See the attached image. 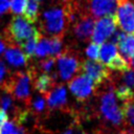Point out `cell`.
I'll use <instances>...</instances> for the list:
<instances>
[{
    "label": "cell",
    "instance_id": "21",
    "mask_svg": "<svg viewBox=\"0 0 134 134\" xmlns=\"http://www.w3.org/2000/svg\"><path fill=\"white\" fill-rule=\"evenodd\" d=\"M117 81H120L121 84H124L130 88H133L134 87V71L132 70V68H130L129 70H127L122 73H119Z\"/></svg>",
    "mask_w": 134,
    "mask_h": 134
},
{
    "label": "cell",
    "instance_id": "10",
    "mask_svg": "<svg viewBox=\"0 0 134 134\" xmlns=\"http://www.w3.org/2000/svg\"><path fill=\"white\" fill-rule=\"evenodd\" d=\"M46 105L50 112L63 111L68 112L67 109V91L63 84H55L53 88L44 96Z\"/></svg>",
    "mask_w": 134,
    "mask_h": 134
},
{
    "label": "cell",
    "instance_id": "19",
    "mask_svg": "<svg viewBox=\"0 0 134 134\" xmlns=\"http://www.w3.org/2000/svg\"><path fill=\"white\" fill-rule=\"evenodd\" d=\"M24 132L26 129L14 120H5L0 127V134H22Z\"/></svg>",
    "mask_w": 134,
    "mask_h": 134
},
{
    "label": "cell",
    "instance_id": "30",
    "mask_svg": "<svg viewBox=\"0 0 134 134\" xmlns=\"http://www.w3.org/2000/svg\"><path fill=\"white\" fill-rule=\"evenodd\" d=\"M130 67H132V70L134 71V60L130 61Z\"/></svg>",
    "mask_w": 134,
    "mask_h": 134
},
{
    "label": "cell",
    "instance_id": "14",
    "mask_svg": "<svg viewBox=\"0 0 134 134\" xmlns=\"http://www.w3.org/2000/svg\"><path fill=\"white\" fill-rule=\"evenodd\" d=\"M7 48L4 52V58L8 64L14 67H22L27 64L29 61L26 55L23 53L21 48L15 44H6Z\"/></svg>",
    "mask_w": 134,
    "mask_h": 134
},
{
    "label": "cell",
    "instance_id": "12",
    "mask_svg": "<svg viewBox=\"0 0 134 134\" xmlns=\"http://www.w3.org/2000/svg\"><path fill=\"white\" fill-rule=\"evenodd\" d=\"M94 22V18L90 15H81L77 17V19L70 25L74 37L81 42H88L92 36Z\"/></svg>",
    "mask_w": 134,
    "mask_h": 134
},
{
    "label": "cell",
    "instance_id": "24",
    "mask_svg": "<svg viewBox=\"0 0 134 134\" xmlns=\"http://www.w3.org/2000/svg\"><path fill=\"white\" fill-rule=\"evenodd\" d=\"M99 46L96 43H90L86 48V54L87 57L92 61H98V52H99Z\"/></svg>",
    "mask_w": 134,
    "mask_h": 134
},
{
    "label": "cell",
    "instance_id": "16",
    "mask_svg": "<svg viewBox=\"0 0 134 134\" xmlns=\"http://www.w3.org/2000/svg\"><path fill=\"white\" fill-rule=\"evenodd\" d=\"M117 46L111 42L109 43H103L99 46V52H98V61L104 64L105 66L117 54Z\"/></svg>",
    "mask_w": 134,
    "mask_h": 134
},
{
    "label": "cell",
    "instance_id": "4",
    "mask_svg": "<svg viewBox=\"0 0 134 134\" xmlns=\"http://www.w3.org/2000/svg\"><path fill=\"white\" fill-rule=\"evenodd\" d=\"M30 85H31V77L28 71L26 72L18 70L10 73L9 79L7 80L4 87L1 89L7 92L15 100L23 103L26 105L30 99Z\"/></svg>",
    "mask_w": 134,
    "mask_h": 134
},
{
    "label": "cell",
    "instance_id": "27",
    "mask_svg": "<svg viewBox=\"0 0 134 134\" xmlns=\"http://www.w3.org/2000/svg\"><path fill=\"white\" fill-rule=\"evenodd\" d=\"M76 121H77V120H74V121H73V124H72L71 126H69V127L66 129V131H65L63 134H72V133H73V130H74V128H75Z\"/></svg>",
    "mask_w": 134,
    "mask_h": 134
},
{
    "label": "cell",
    "instance_id": "6",
    "mask_svg": "<svg viewBox=\"0 0 134 134\" xmlns=\"http://www.w3.org/2000/svg\"><path fill=\"white\" fill-rule=\"evenodd\" d=\"M81 71L92 80L94 89L98 88L99 86H102L111 79L110 70L99 61L83 60Z\"/></svg>",
    "mask_w": 134,
    "mask_h": 134
},
{
    "label": "cell",
    "instance_id": "11",
    "mask_svg": "<svg viewBox=\"0 0 134 134\" xmlns=\"http://www.w3.org/2000/svg\"><path fill=\"white\" fill-rule=\"evenodd\" d=\"M63 50V39L60 38H47L41 35L36 49L35 55L38 58L45 57H58Z\"/></svg>",
    "mask_w": 134,
    "mask_h": 134
},
{
    "label": "cell",
    "instance_id": "31",
    "mask_svg": "<svg viewBox=\"0 0 134 134\" xmlns=\"http://www.w3.org/2000/svg\"><path fill=\"white\" fill-rule=\"evenodd\" d=\"M81 134H87V133H84V132H83V133H81Z\"/></svg>",
    "mask_w": 134,
    "mask_h": 134
},
{
    "label": "cell",
    "instance_id": "28",
    "mask_svg": "<svg viewBox=\"0 0 134 134\" xmlns=\"http://www.w3.org/2000/svg\"><path fill=\"white\" fill-rule=\"evenodd\" d=\"M114 134H134V131H130V130H126V129H120V130H118Z\"/></svg>",
    "mask_w": 134,
    "mask_h": 134
},
{
    "label": "cell",
    "instance_id": "32",
    "mask_svg": "<svg viewBox=\"0 0 134 134\" xmlns=\"http://www.w3.org/2000/svg\"><path fill=\"white\" fill-rule=\"evenodd\" d=\"M37 1H40V0H37Z\"/></svg>",
    "mask_w": 134,
    "mask_h": 134
},
{
    "label": "cell",
    "instance_id": "3",
    "mask_svg": "<svg viewBox=\"0 0 134 134\" xmlns=\"http://www.w3.org/2000/svg\"><path fill=\"white\" fill-rule=\"evenodd\" d=\"M39 30L21 16H15L10 19L7 27L3 32L5 44H15L21 47L27 40L36 37Z\"/></svg>",
    "mask_w": 134,
    "mask_h": 134
},
{
    "label": "cell",
    "instance_id": "22",
    "mask_svg": "<svg viewBox=\"0 0 134 134\" xmlns=\"http://www.w3.org/2000/svg\"><path fill=\"white\" fill-rule=\"evenodd\" d=\"M28 0H9V10L13 14H22Z\"/></svg>",
    "mask_w": 134,
    "mask_h": 134
},
{
    "label": "cell",
    "instance_id": "26",
    "mask_svg": "<svg viewBox=\"0 0 134 134\" xmlns=\"http://www.w3.org/2000/svg\"><path fill=\"white\" fill-rule=\"evenodd\" d=\"M5 120H7V113L0 108V127Z\"/></svg>",
    "mask_w": 134,
    "mask_h": 134
},
{
    "label": "cell",
    "instance_id": "9",
    "mask_svg": "<svg viewBox=\"0 0 134 134\" xmlns=\"http://www.w3.org/2000/svg\"><path fill=\"white\" fill-rule=\"evenodd\" d=\"M68 88L76 98L77 102L84 103L90 98L93 93L94 86L92 80L86 74H80L74 76L68 82Z\"/></svg>",
    "mask_w": 134,
    "mask_h": 134
},
{
    "label": "cell",
    "instance_id": "5",
    "mask_svg": "<svg viewBox=\"0 0 134 134\" xmlns=\"http://www.w3.org/2000/svg\"><path fill=\"white\" fill-rule=\"evenodd\" d=\"M82 58L79 51L72 47H65L62 52L57 57L58 74L61 80L69 81L76 73L81 71Z\"/></svg>",
    "mask_w": 134,
    "mask_h": 134
},
{
    "label": "cell",
    "instance_id": "25",
    "mask_svg": "<svg viewBox=\"0 0 134 134\" xmlns=\"http://www.w3.org/2000/svg\"><path fill=\"white\" fill-rule=\"evenodd\" d=\"M9 8V0H0V16L6 13Z\"/></svg>",
    "mask_w": 134,
    "mask_h": 134
},
{
    "label": "cell",
    "instance_id": "1",
    "mask_svg": "<svg viewBox=\"0 0 134 134\" xmlns=\"http://www.w3.org/2000/svg\"><path fill=\"white\" fill-rule=\"evenodd\" d=\"M57 5L45 9L40 17V30L43 37L63 39L69 26L66 7L63 1L57 0Z\"/></svg>",
    "mask_w": 134,
    "mask_h": 134
},
{
    "label": "cell",
    "instance_id": "8",
    "mask_svg": "<svg viewBox=\"0 0 134 134\" xmlns=\"http://www.w3.org/2000/svg\"><path fill=\"white\" fill-rule=\"evenodd\" d=\"M116 26L117 24L114 15L102 17L100 19L94 22V27L91 36L92 42L98 45L103 44L108 38H110L115 32Z\"/></svg>",
    "mask_w": 134,
    "mask_h": 134
},
{
    "label": "cell",
    "instance_id": "20",
    "mask_svg": "<svg viewBox=\"0 0 134 134\" xmlns=\"http://www.w3.org/2000/svg\"><path fill=\"white\" fill-rule=\"evenodd\" d=\"M55 62H57V58L55 57H45L43 59H41V61L38 62L37 64V67L36 70H42L44 73H49L52 71L54 65H55Z\"/></svg>",
    "mask_w": 134,
    "mask_h": 134
},
{
    "label": "cell",
    "instance_id": "17",
    "mask_svg": "<svg viewBox=\"0 0 134 134\" xmlns=\"http://www.w3.org/2000/svg\"><path fill=\"white\" fill-rule=\"evenodd\" d=\"M39 8H40V4L37 0H28L27 4L23 10V18L28 21L29 23H35L38 21L39 19Z\"/></svg>",
    "mask_w": 134,
    "mask_h": 134
},
{
    "label": "cell",
    "instance_id": "15",
    "mask_svg": "<svg viewBox=\"0 0 134 134\" xmlns=\"http://www.w3.org/2000/svg\"><path fill=\"white\" fill-rule=\"evenodd\" d=\"M120 110L122 114V129L134 131V95L130 99L122 102Z\"/></svg>",
    "mask_w": 134,
    "mask_h": 134
},
{
    "label": "cell",
    "instance_id": "29",
    "mask_svg": "<svg viewBox=\"0 0 134 134\" xmlns=\"http://www.w3.org/2000/svg\"><path fill=\"white\" fill-rule=\"evenodd\" d=\"M4 48H5V43H4V40H3L2 36L0 35V54L2 53V51L4 50Z\"/></svg>",
    "mask_w": 134,
    "mask_h": 134
},
{
    "label": "cell",
    "instance_id": "23",
    "mask_svg": "<svg viewBox=\"0 0 134 134\" xmlns=\"http://www.w3.org/2000/svg\"><path fill=\"white\" fill-rule=\"evenodd\" d=\"M10 71L8 70V68L6 67L5 63L0 60V90L4 87V85L6 84L7 80L9 79L10 76Z\"/></svg>",
    "mask_w": 134,
    "mask_h": 134
},
{
    "label": "cell",
    "instance_id": "2",
    "mask_svg": "<svg viewBox=\"0 0 134 134\" xmlns=\"http://www.w3.org/2000/svg\"><path fill=\"white\" fill-rule=\"evenodd\" d=\"M95 94L98 96L99 105L98 112L103 120L112 127L122 128V114L120 107L116 103L113 83L111 79L95 89Z\"/></svg>",
    "mask_w": 134,
    "mask_h": 134
},
{
    "label": "cell",
    "instance_id": "18",
    "mask_svg": "<svg viewBox=\"0 0 134 134\" xmlns=\"http://www.w3.org/2000/svg\"><path fill=\"white\" fill-rule=\"evenodd\" d=\"M106 67L109 70H113V71H117L119 73H122L127 70H129L130 67V62L127 61L122 55H120L119 53H117L107 65Z\"/></svg>",
    "mask_w": 134,
    "mask_h": 134
},
{
    "label": "cell",
    "instance_id": "13",
    "mask_svg": "<svg viewBox=\"0 0 134 134\" xmlns=\"http://www.w3.org/2000/svg\"><path fill=\"white\" fill-rule=\"evenodd\" d=\"M113 44H116L127 61L134 60V34H125L117 31L112 37Z\"/></svg>",
    "mask_w": 134,
    "mask_h": 134
},
{
    "label": "cell",
    "instance_id": "7",
    "mask_svg": "<svg viewBox=\"0 0 134 134\" xmlns=\"http://www.w3.org/2000/svg\"><path fill=\"white\" fill-rule=\"evenodd\" d=\"M114 16L117 26L128 34H134V2L132 0H118Z\"/></svg>",
    "mask_w": 134,
    "mask_h": 134
}]
</instances>
